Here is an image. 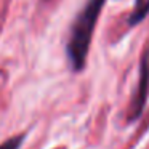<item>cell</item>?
<instances>
[{"instance_id":"1","label":"cell","mask_w":149,"mask_h":149,"mask_svg":"<svg viewBox=\"0 0 149 149\" xmlns=\"http://www.w3.org/2000/svg\"><path fill=\"white\" fill-rule=\"evenodd\" d=\"M104 2L106 0H88L84 10L77 15L71 27L69 40L68 45H66V55H68L71 68L74 71H82L85 66L95 24L98 21V16H100V11L103 8Z\"/></svg>"},{"instance_id":"2","label":"cell","mask_w":149,"mask_h":149,"mask_svg":"<svg viewBox=\"0 0 149 149\" xmlns=\"http://www.w3.org/2000/svg\"><path fill=\"white\" fill-rule=\"evenodd\" d=\"M149 95V52H146L141 58V66H139V82H138V90L132 100L130 106V120H136L143 114L148 101Z\"/></svg>"},{"instance_id":"3","label":"cell","mask_w":149,"mask_h":149,"mask_svg":"<svg viewBox=\"0 0 149 149\" xmlns=\"http://www.w3.org/2000/svg\"><path fill=\"white\" fill-rule=\"evenodd\" d=\"M148 13H149V0H136L135 8H133L132 15H130L128 24L130 26H136L148 16Z\"/></svg>"},{"instance_id":"4","label":"cell","mask_w":149,"mask_h":149,"mask_svg":"<svg viewBox=\"0 0 149 149\" xmlns=\"http://www.w3.org/2000/svg\"><path fill=\"white\" fill-rule=\"evenodd\" d=\"M24 141V135H16L0 144V149H19L21 143Z\"/></svg>"}]
</instances>
